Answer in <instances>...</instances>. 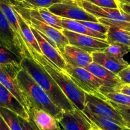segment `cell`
<instances>
[{"mask_svg":"<svg viewBox=\"0 0 130 130\" xmlns=\"http://www.w3.org/2000/svg\"><path fill=\"white\" fill-rule=\"evenodd\" d=\"M91 54L94 62L101 65L116 75L129 66V64L123 58L113 57L104 51L92 52Z\"/></svg>","mask_w":130,"mask_h":130,"instance_id":"cell-16","label":"cell"},{"mask_svg":"<svg viewBox=\"0 0 130 130\" xmlns=\"http://www.w3.org/2000/svg\"><path fill=\"white\" fill-rule=\"evenodd\" d=\"M0 8L7 17V20L9 22L10 25L13 29L14 32L16 33L21 43H22V45L25 48H27L26 43L24 42V39L23 35H22L21 27L19 24L18 20H17V15H16L15 13V10L13 6H11L10 5L7 4V3L0 2Z\"/></svg>","mask_w":130,"mask_h":130,"instance_id":"cell-22","label":"cell"},{"mask_svg":"<svg viewBox=\"0 0 130 130\" xmlns=\"http://www.w3.org/2000/svg\"><path fill=\"white\" fill-rule=\"evenodd\" d=\"M77 2L85 10L97 19H107L130 22L129 15L126 13L119 8L116 9L97 7L85 0H77Z\"/></svg>","mask_w":130,"mask_h":130,"instance_id":"cell-13","label":"cell"},{"mask_svg":"<svg viewBox=\"0 0 130 130\" xmlns=\"http://www.w3.org/2000/svg\"><path fill=\"white\" fill-rule=\"evenodd\" d=\"M15 13L17 15V20H18L19 24L21 31H22L24 39V42L28 48V51L32 50V51H35L39 54H42L39 45L37 42L34 34L32 33L30 26L24 21V19L16 10Z\"/></svg>","mask_w":130,"mask_h":130,"instance_id":"cell-21","label":"cell"},{"mask_svg":"<svg viewBox=\"0 0 130 130\" xmlns=\"http://www.w3.org/2000/svg\"><path fill=\"white\" fill-rule=\"evenodd\" d=\"M28 113L40 130H61L59 122L47 112L34 107H29Z\"/></svg>","mask_w":130,"mask_h":130,"instance_id":"cell-18","label":"cell"},{"mask_svg":"<svg viewBox=\"0 0 130 130\" xmlns=\"http://www.w3.org/2000/svg\"><path fill=\"white\" fill-rule=\"evenodd\" d=\"M129 86H130V85H129Z\"/></svg>","mask_w":130,"mask_h":130,"instance_id":"cell-44","label":"cell"},{"mask_svg":"<svg viewBox=\"0 0 130 130\" xmlns=\"http://www.w3.org/2000/svg\"><path fill=\"white\" fill-rule=\"evenodd\" d=\"M23 56L0 42V64H21Z\"/></svg>","mask_w":130,"mask_h":130,"instance_id":"cell-23","label":"cell"},{"mask_svg":"<svg viewBox=\"0 0 130 130\" xmlns=\"http://www.w3.org/2000/svg\"><path fill=\"white\" fill-rule=\"evenodd\" d=\"M61 31L67 38L70 45L78 47L90 54L94 52H103L109 45L106 40L79 34L64 29Z\"/></svg>","mask_w":130,"mask_h":130,"instance_id":"cell-8","label":"cell"},{"mask_svg":"<svg viewBox=\"0 0 130 130\" xmlns=\"http://www.w3.org/2000/svg\"><path fill=\"white\" fill-rule=\"evenodd\" d=\"M20 122L22 126V130H38V127L29 116V119L27 120L19 116Z\"/></svg>","mask_w":130,"mask_h":130,"instance_id":"cell-32","label":"cell"},{"mask_svg":"<svg viewBox=\"0 0 130 130\" xmlns=\"http://www.w3.org/2000/svg\"><path fill=\"white\" fill-rule=\"evenodd\" d=\"M53 14L67 19L77 21L98 22V19L88 13L80 7L77 0H68L62 3H56L48 8Z\"/></svg>","mask_w":130,"mask_h":130,"instance_id":"cell-5","label":"cell"},{"mask_svg":"<svg viewBox=\"0 0 130 130\" xmlns=\"http://www.w3.org/2000/svg\"><path fill=\"white\" fill-rule=\"evenodd\" d=\"M119 92L130 96V86L129 85H124L120 90Z\"/></svg>","mask_w":130,"mask_h":130,"instance_id":"cell-37","label":"cell"},{"mask_svg":"<svg viewBox=\"0 0 130 130\" xmlns=\"http://www.w3.org/2000/svg\"><path fill=\"white\" fill-rule=\"evenodd\" d=\"M91 123H92V122H91ZM91 130H103V129L99 128V127H97V126H95L94 124H93L92 123V126H91Z\"/></svg>","mask_w":130,"mask_h":130,"instance_id":"cell-38","label":"cell"},{"mask_svg":"<svg viewBox=\"0 0 130 130\" xmlns=\"http://www.w3.org/2000/svg\"><path fill=\"white\" fill-rule=\"evenodd\" d=\"M78 22L91 29L96 31V32H101L103 35H107L108 29H109V26L103 24L100 22H89V21H78Z\"/></svg>","mask_w":130,"mask_h":130,"instance_id":"cell-30","label":"cell"},{"mask_svg":"<svg viewBox=\"0 0 130 130\" xmlns=\"http://www.w3.org/2000/svg\"><path fill=\"white\" fill-rule=\"evenodd\" d=\"M31 27L32 33L34 34L39 47L40 48L41 52L47 59L52 61L54 64H56L58 68L64 71L67 62L61 56V52L56 47H54L43 36V34L37 31L34 27Z\"/></svg>","mask_w":130,"mask_h":130,"instance_id":"cell-14","label":"cell"},{"mask_svg":"<svg viewBox=\"0 0 130 130\" xmlns=\"http://www.w3.org/2000/svg\"><path fill=\"white\" fill-rule=\"evenodd\" d=\"M30 26L43 35L45 38L54 47L59 51L61 54L63 52L64 48L69 44L68 39L63 34L62 31L57 29L46 23L42 22L32 18H28L24 20Z\"/></svg>","mask_w":130,"mask_h":130,"instance_id":"cell-10","label":"cell"},{"mask_svg":"<svg viewBox=\"0 0 130 130\" xmlns=\"http://www.w3.org/2000/svg\"><path fill=\"white\" fill-rule=\"evenodd\" d=\"M22 69L21 64H0V83L18 100L28 112L27 103L19 86L17 78L19 72Z\"/></svg>","mask_w":130,"mask_h":130,"instance_id":"cell-6","label":"cell"},{"mask_svg":"<svg viewBox=\"0 0 130 130\" xmlns=\"http://www.w3.org/2000/svg\"><path fill=\"white\" fill-rule=\"evenodd\" d=\"M108 100L130 107V96L121 92H110L104 95Z\"/></svg>","mask_w":130,"mask_h":130,"instance_id":"cell-28","label":"cell"},{"mask_svg":"<svg viewBox=\"0 0 130 130\" xmlns=\"http://www.w3.org/2000/svg\"><path fill=\"white\" fill-rule=\"evenodd\" d=\"M119 2H122V3H129L130 4V0H117Z\"/></svg>","mask_w":130,"mask_h":130,"instance_id":"cell-39","label":"cell"},{"mask_svg":"<svg viewBox=\"0 0 130 130\" xmlns=\"http://www.w3.org/2000/svg\"><path fill=\"white\" fill-rule=\"evenodd\" d=\"M61 56L67 64L75 67L86 68L93 62L91 54L70 44L64 47Z\"/></svg>","mask_w":130,"mask_h":130,"instance_id":"cell-15","label":"cell"},{"mask_svg":"<svg viewBox=\"0 0 130 130\" xmlns=\"http://www.w3.org/2000/svg\"><path fill=\"white\" fill-rule=\"evenodd\" d=\"M82 112L93 124L103 130H122L124 128L113 120L92 112L85 107Z\"/></svg>","mask_w":130,"mask_h":130,"instance_id":"cell-20","label":"cell"},{"mask_svg":"<svg viewBox=\"0 0 130 130\" xmlns=\"http://www.w3.org/2000/svg\"><path fill=\"white\" fill-rule=\"evenodd\" d=\"M21 64L22 69L27 72L42 87L57 107L63 111L72 110L76 108L52 77L32 58L29 52L23 57Z\"/></svg>","mask_w":130,"mask_h":130,"instance_id":"cell-1","label":"cell"},{"mask_svg":"<svg viewBox=\"0 0 130 130\" xmlns=\"http://www.w3.org/2000/svg\"><path fill=\"white\" fill-rule=\"evenodd\" d=\"M0 42L12 51L26 56L29 53L27 48H25L20 42L17 35L10 25L9 22L0 8Z\"/></svg>","mask_w":130,"mask_h":130,"instance_id":"cell-11","label":"cell"},{"mask_svg":"<svg viewBox=\"0 0 130 130\" xmlns=\"http://www.w3.org/2000/svg\"><path fill=\"white\" fill-rule=\"evenodd\" d=\"M126 32H127V34L129 36H130V32H129V31H126Z\"/></svg>","mask_w":130,"mask_h":130,"instance_id":"cell-41","label":"cell"},{"mask_svg":"<svg viewBox=\"0 0 130 130\" xmlns=\"http://www.w3.org/2000/svg\"><path fill=\"white\" fill-rule=\"evenodd\" d=\"M122 130H130V129L127 128V127H124V128Z\"/></svg>","mask_w":130,"mask_h":130,"instance_id":"cell-40","label":"cell"},{"mask_svg":"<svg viewBox=\"0 0 130 130\" xmlns=\"http://www.w3.org/2000/svg\"><path fill=\"white\" fill-rule=\"evenodd\" d=\"M106 40L109 44L118 43L130 47V36L125 31L116 27L109 26Z\"/></svg>","mask_w":130,"mask_h":130,"instance_id":"cell-24","label":"cell"},{"mask_svg":"<svg viewBox=\"0 0 130 130\" xmlns=\"http://www.w3.org/2000/svg\"><path fill=\"white\" fill-rule=\"evenodd\" d=\"M84 107L92 112L113 120L122 127L128 128L127 124L108 100H104L94 95L85 92Z\"/></svg>","mask_w":130,"mask_h":130,"instance_id":"cell-7","label":"cell"},{"mask_svg":"<svg viewBox=\"0 0 130 130\" xmlns=\"http://www.w3.org/2000/svg\"><path fill=\"white\" fill-rule=\"evenodd\" d=\"M108 101L116 108V110L121 114L125 122L128 125V128L130 129V107L119 104V103H115V102L110 100Z\"/></svg>","mask_w":130,"mask_h":130,"instance_id":"cell-29","label":"cell"},{"mask_svg":"<svg viewBox=\"0 0 130 130\" xmlns=\"http://www.w3.org/2000/svg\"><path fill=\"white\" fill-rule=\"evenodd\" d=\"M38 130H40V129H39V128H38Z\"/></svg>","mask_w":130,"mask_h":130,"instance_id":"cell-42","label":"cell"},{"mask_svg":"<svg viewBox=\"0 0 130 130\" xmlns=\"http://www.w3.org/2000/svg\"><path fill=\"white\" fill-rule=\"evenodd\" d=\"M61 24L64 29L68 30L79 34L86 35L102 40H107V35H103L101 32L93 31L82 24L80 23L78 21L61 18Z\"/></svg>","mask_w":130,"mask_h":130,"instance_id":"cell-19","label":"cell"},{"mask_svg":"<svg viewBox=\"0 0 130 130\" xmlns=\"http://www.w3.org/2000/svg\"><path fill=\"white\" fill-rule=\"evenodd\" d=\"M0 116L11 130H22L19 116L14 112L5 107H0Z\"/></svg>","mask_w":130,"mask_h":130,"instance_id":"cell-25","label":"cell"},{"mask_svg":"<svg viewBox=\"0 0 130 130\" xmlns=\"http://www.w3.org/2000/svg\"><path fill=\"white\" fill-rule=\"evenodd\" d=\"M24 8H47L56 3H62L68 0H22Z\"/></svg>","mask_w":130,"mask_h":130,"instance_id":"cell-26","label":"cell"},{"mask_svg":"<svg viewBox=\"0 0 130 130\" xmlns=\"http://www.w3.org/2000/svg\"><path fill=\"white\" fill-rule=\"evenodd\" d=\"M0 107H5L17 113L19 116L29 119V115L18 100L0 83Z\"/></svg>","mask_w":130,"mask_h":130,"instance_id":"cell-17","label":"cell"},{"mask_svg":"<svg viewBox=\"0 0 130 130\" xmlns=\"http://www.w3.org/2000/svg\"><path fill=\"white\" fill-rule=\"evenodd\" d=\"M31 56L52 77L66 96L76 108L83 110L85 107V92L78 87L69 76L42 54L29 51Z\"/></svg>","mask_w":130,"mask_h":130,"instance_id":"cell-3","label":"cell"},{"mask_svg":"<svg viewBox=\"0 0 130 130\" xmlns=\"http://www.w3.org/2000/svg\"><path fill=\"white\" fill-rule=\"evenodd\" d=\"M21 2H22V0H21Z\"/></svg>","mask_w":130,"mask_h":130,"instance_id":"cell-43","label":"cell"},{"mask_svg":"<svg viewBox=\"0 0 130 130\" xmlns=\"http://www.w3.org/2000/svg\"><path fill=\"white\" fill-rule=\"evenodd\" d=\"M104 52L113 57L123 58L124 56L130 52V47L121 43H114L109 44Z\"/></svg>","mask_w":130,"mask_h":130,"instance_id":"cell-27","label":"cell"},{"mask_svg":"<svg viewBox=\"0 0 130 130\" xmlns=\"http://www.w3.org/2000/svg\"><path fill=\"white\" fill-rule=\"evenodd\" d=\"M0 130H11L1 116H0Z\"/></svg>","mask_w":130,"mask_h":130,"instance_id":"cell-36","label":"cell"},{"mask_svg":"<svg viewBox=\"0 0 130 130\" xmlns=\"http://www.w3.org/2000/svg\"><path fill=\"white\" fill-rule=\"evenodd\" d=\"M117 4H118L119 8L121 9L122 11H123L126 13H127V14L130 15V4H129V3H122V2H119L117 0Z\"/></svg>","mask_w":130,"mask_h":130,"instance_id":"cell-34","label":"cell"},{"mask_svg":"<svg viewBox=\"0 0 130 130\" xmlns=\"http://www.w3.org/2000/svg\"><path fill=\"white\" fill-rule=\"evenodd\" d=\"M86 69L104 82V86L100 91L102 94L105 95L110 92H119L121 89L124 85L117 75L98 64L92 62Z\"/></svg>","mask_w":130,"mask_h":130,"instance_id":"cell-9","label":"cell"},{"mask_svg":"<svg viewBox=\"0 0 130 130\" xmlns=\"http://www.w3.org/2000/svg\"><path fill=\"white\" fill-rule=\"evenodd\" d=\"M121 82L124 85H130V64L117 74Z\"/></svg>","mask_w":130,"mask_h":130,"instance_id":"cell-33","label":"cell"},{"mask_svg":"<svg viewBox=\"0 0 130 130\" xmlns=\"http://www.w3.org/2000/svg\"><path fill=\"white\" fill-rule=\"evenodd\" d=\"M0 2L11 6H21L23 7V3L21 0H0Z\"/></svg>","mask_w":130,"mask_h":130,"instance_id":"cell-35","label":"cell"},{"mask_svg":"<svg viewBox=\"0 0 130 130\" xmlns=\"http://www.w3.org/2000/svg\"><path fill=\"white\" fill-rule=\"evenodd\" d=\"M17 81L29 107H34L47 112L58 121L63 110L51 101L46 92L27 72L22 69L17 75Z\"/></svg>","mask_w":130,"mask_h":130,"instance_id":"cell-2","label":"cell"},{"mask_svg":"<svg viewBox=\"0 0 130 130\" xmlns=\"http://www.w3.org/2000/svg\"><path fill=\"white\" fill-rule=\"evenodd\" d=\"M64 71L72 80L85 92L107 100V98L100 92V89L104 86V82L86 68L72 67L67 64Z\"/></svg>","mask_w":130,"mask_h":130,"instance_id":"cell-4","label":"cell"},{"mask_svg":"<svg viewBox=\"0 0 130 130\" xmlns=\"http://www.w3.org/2000/svg\"><path fill=\"white\" fill-rule=\"evenodd\" d=\"M89 3L93 4L97 7L103 8H116L118 9V4L117 0H85Z\"/></svg>","mask_w":130,"mask_h":130,"instance_id":"cell-31","label":"cell"},{"mask_svg":"<svg viewBox=\"0 0 130 130\" xmlns=\"http://www.w3.org/2000/svg\"><path fill=\"white\" fill-rule=\"evenodd\" d=\"M59 123L64 130H91L92 123L82 110L63 111Z\"/></svg>","mask_w":130,"mask_h":130,"instance_id":"cell-12","label":"cell"}]
</instances>
